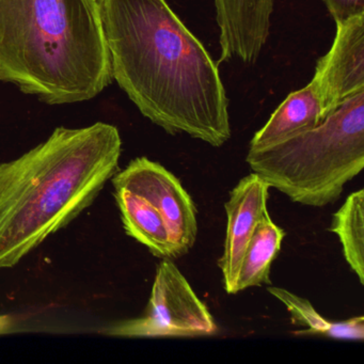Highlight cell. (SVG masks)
<instances>
[{
  "label": "cell",
  "mask_w": 364,
  "mask_h": 364,
  "mask_svg": "<svg viewBox=\"0 0 364 364\" xmlns=\"http://www.w3.org/2000/svg\"><path fill=\"white\" fill-rule=\"evenodd\" d=\"M268 293L282 302L291 315L294 325L302 326L306 330L304 334H321L333 340H364V317L355 316L346 321H334L325 318L315 310L313 304L306 298L300 297L282 287H267Z\"/></svg>",
  "instance_id": "4fadbf2b"
},
{
  "label": "cell",
  "mask_w": 364,
  "mask_h": 364,
  "mask_svg": "<svg viewBox=\"0 0 364 364\" xmlns=\"http://www.w3.org/2000/svg\"><path fill=\"white\" fill-rule=\"evenodd\" d=\"M220 61L255 65L267 43L274 0H214Z\"/></svg>",
  "instance_id": "9c48e42d"
},
{
  "label": "cell",
  "mask_w": 364,
  "mask_h": 364,
  "mask_svg": "<svg viewBox=\"0 0 364 364\" xmlns=\"http://www.w3.org/2000/svg\"><path fill=\"white\" fill-rule=\"evenodd\" d=\"M325 120L318 93L312 82L291 92L255 133L250 148H264L318 127Z\"/></svg>",
  "instance_id": "30bf717a"
},
{
  "label": "cell",
  "mask_w": 364,
  "mask_h": 364,
  "mask_svg": "<svg viewBox=\"0 0 364 364\" xmlns=\"http://www.w3.org/2000/svg\"><path fill=\"white\" fill-rule=\"evenodd\" d=\"M329 231L338 235L343 255L360 283L364 284V191L347 197L340 210L334 213Z\"/></svg>",
  "instance_id": "5bb4252c"
},
{
  "label": "cell",
  "mask_w": 364,
  "mask_h": 364,
  "mask_svg": "<svg viewBox=\"0 0 364 364\" xmlns=\"http://www.w3.org/2000/svg\"><path fill=\"white\" fill-rule=\"evenodd\" d=\"M285 231L270 218L266 210L247 246L238 274V293L250 287L272 285L270 269L281 250Z\"/></svg>",
  "instance_id": "7c38bea8"
},
{
  "label": "cell",
  "mask_w": 364,
  "mask_h": 364,
  "mask_svg": "<svg viewBox=\"0 0 364 364\" xmlns=\"http://www.w3.org/2000/svg\"><path fill=\"white\" fill-rule=\"evenodd\" d=\"M334 22L341 23L364 14V0H323Z\"/></svg>",
  "instance_id": "9a60e30c"
},
{
  "label": "cell",
  "mask_w": 364,
  "mask_h": 364,
  "mask_svg": "<svg viewBox=\"0 0 364 364\" xmlns=\"http://www.w3.org/2000/svg\"><path fill=\"white\" fill-rule=\"evenodd\" d=\"M112 80L101 0H0V82L61 105Z\"/></svg>",
  "instance_id": "3957f363"
},
{
  "label": "cell",
  "mask_w": 364,
  "mask_h": 364,
  "mask_svg": "<svg viewBox=\"0 0 364 364\" xmlns=\"http://www.w3.org/2000/svg\"><path fill=\"white\" fill-rule=\"evenodd\" d=\"M119 129L97 122L57 127L18 159L0 164V268L18 265L67 227L119 171Z\"/></svg>",
  "instance_id": "7a4b0ae2"
},
{
  "label": "cell",
  "mask_w": 364,
  "mask_h": 364,
  "mask_svg": "<svg viewBox=\"0 0 364 364\" xmlns=\"http://www.w3.org/2000/svg\"><path fill=\"white\" fill-rule=\"evenodd\" d=\"M114 198L127 235L159 259H176L169 232L161 213L141 196L114 187Z\"/></svg>",
  "instance_id": "8fae6325"
},
{
  "label": "cell",
  "mask_w": 364,
  "mask_h": 364,
  "mask_svg": "<svg viewBox=\"0 0 364 364\" xmlns=\"http://www.w3.org/2000/svg\"><path fill=\"white\" fill-rule=\"evenodd\" d=\"M269 185L257 173L245 176L232 189L225 202L227 232L223 257L218 266L223 272L228 294H237V280L242 257L263 213L267 210Z\"/></svg>",
  "instance_id": "ba28073f"
},
{
  "label": "cell",
  "mask_w": 364,
  "mask_h": 364,
  "mask_svg": "<svg viewBox=\"0 0 364 364\" xmlns=\"http://www.w3.org/2000/svg\"><path fill=\"white\" fill-rule=\"evenodd\" d=\"M218 331L212 313L171 259H163L157 266L144 314L105 330L110 336L125 338H196Z\"/></svg>",
  "instance_id": "5b68a950"
},
{
  "label": "cell",
  "mask_w": 364,
  "mask_h": 364,
  "mask_svg": "<svg viewBox=\"0 0 364 364\" xmlns=\"http://www.w3.org/2000/svg\"><path fill=\"white\" fill-rule=\"evenodd\" d=\"M336 24L331 48L319 59L311 80L325 119L345 100L364 91V14Z\"/></svg>",
  "instance_id": "52a82bcc"
},
{
  "label": "cell",
  "mask_w": 364,
  "mask_h": 364,
  "mask_svg": "<svg viewBox=\"0 0 364 364\" xmlns=\"http://www.w3.org/2000/svg\"><path fill=\"white\" fill-rule=\"evenodd\" d=\"M112 185L138 193L161 213L176 257L193 248L198 236L197 208L182 183L169 170L148 157H138L114 174Z\"/></svg>",
  "instance_id": "8992f818"
},
{
  "label": "cell",
  "mask_w": 364,
  "mask_h": 364,
  "mask_svg": "<svg viewBox=\"0 0 364 364\" xmlns=\"http://www.w3.org/2000/svg\"><path fill=\"white\" fill-rule=\"evenodd\" d=\"M247 164L295 203L333 204L364 168V91L345 100L318 127L264 148Z\"/></svg>",
  "instance_id": "277c9868"
},
{
  "label": "cell",
  "mask_w": 364,
  "mask_h": 364,
  "mask_svg": "<svg viewBox=\"0 0 364 364\" xmlns=\"http://www.w3.org/2000/svg\"><path fill=\"white\" fill-rule=\"evenodd\" d=\"M112 78L171 135L219 148L231 138L218 65L166 0H101Z\"/></svg>",
  "instance_id": "6da1fadb"
},
{
  "label": "cell",
  "mask_w": 364,
  "mask_h": 364,
  "mask_svg": "<svg viewBox=\"0 0 364 364\" xmlns=\"http://www.w3.org/2000/svg\"><path fill=\"white\" fill-rule=\"evenodd\" d=\"M10 321L11 319L9 318V316H0V333L8 331L10 325H11V321Z\"/></svg>",
  "instance_id": "2e32d148"
}]
</instances>
